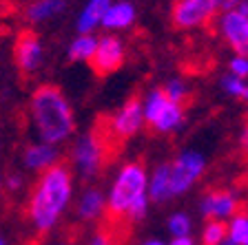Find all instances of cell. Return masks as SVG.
Returning a JSON list of instances; mask_svg holds the SVG:
<instances>
[{
  "label": "cell",
  "mask_w": 248,
  "mask_h": 245,
  "mask_svg": "<svg viewBox=\"0 0 248 245\" xmlns=\"http://www.w3.org/2000/svg\"><path fill=\"white\" fill-rule=\"evenodd\" d=\"M228 9H235V11H239V14L248 15V0H231V2H228Z\"/></svg>",
  "instance_id": "cell-28"
},
{
  "label": "cell",
  "mask_w": 248,
  "mask_h": 245,
  "mask_svg": "<svg viewBox=\"0 0 248 245\" xmlns=\"http://www.w3.org/2000/svg\"><path fill=\"white\" fill-rule=\"evenodd\" d=\"M166 245H195V241L191 236H173Z\"/></svg>",
  "instance_id": "cell-29"
},
{
  "label": "cell",
  "mask_w": 248,
  "mask_h": 245,
  "mask_svg": "<svg viewBox=\"0 0 248 245\" xmlns=\"http://www.w3.org/2000/svg\"><path fill=\"white\" fill-rule=\"evenodd\" d=\"M67 9V0H31L25 9L29 22H46Z\"/></svg>",
  "instance_id": "cell-18"
},
{
  "label": "cell",
  "mask_w": 248,
  "mask_h": 245,
  "mask_svg": "<svg viewBox=\"0 0 248 245\" xmlns=\"http://www.w3.org/2000/svg\"><path fill=\"white\" fill-rule=\"evenodd\" d=\"M135 18H138V11H135L133 2H129V0H113L107 9L102 27L107 31H124L133 25Z\"/></svg>",
  "instance_id": "cell-14"
},
{
  "label": "cell",
  "mask_w": 248,
  "mask_h": 245,
  "mask_svg": "<svg viewBox=\"0 0 248 245\" xmlns=\"http://www.w3.org/2000/svg\"><path fill=\"white\" fill-rule=\"evenodd\" d=\"M146 194H149V201H153V203H166V201L173 199V192H170V177H169V163H160V166L149 174Z\"/></svg>",
  "instance_id": "cell-16"
},
{
  "label": "cell",
  "mask_w": 248,
  "mask_h": 245,
  "mask_svg": "<svg viewBox=\"0 0 248 245\" xmlns=\"http://www.w3.org/2000/svg\"><path fill=\"white\" fill-rule=\"evenodd\" d=\"M20 184H22L20 177H16V174H14V177H9V181H7V188H9V190H18V188H20Z\"/></svg>",
  "instance_id": "cell-31"
},
{
  "label": "cell",
  "mask_w": 248,
  "mask_h": 245,
  "mask_svg": "<svg viewBox=\"0 0 248 245\" xmlns=\"http://www.w3.org/2000/svg\"><path fill=\"white\" fill-rule=\"evenodd\" d=\"M60 163V150L58 146L53 144H45V142H38V144H31L27 146L25 150V166L33 173H45L46 168H51Z\"/></svg>",
  "instance_id": "cell-13"
},
{
  "label": "cell",
  "mask_w": 248,
  "mask_h": 245,
  "mask_svg": "<svg viewBox=\"0 0 248 245\" xmlns=\"http://www.w3.org/2000/svg\"><path fill=\"white\" fill-rule=\"evenodd\" d=\"M166 228H169V232L173 236H191L193 221H191V216L186 215V212H175V215L169 216Z\"/></svg>",
  "instance_id": "cell-24"
},
{
  "label": "cell",
  "mask_w": 248,
  "mask_h": 245,
  "mask_svg": "<svg viewBox=\"0 0 248 245\" xmlns=\"http://www.w3.org/2000/svg\"><path fill=\"white\" fill-rule=\"evenodd\" d=\"M0 245H7V241H5V239H2V236H0Z\"/></svg>",
  "instance_id": "cell-34"
},
{
  "label": "cell",
  "mask_w": 248,
  "mask_h": 245,
  "mask_svg": "<svg viewBox=\"0 0 248 245\" xmlns=\"http://www.w3.org/2000/svg\"><path fill=\"white\" fill-rule=\"evenodd\" d=\"M144 124L151 126L155 133L170 135L184 126V106L170 102L162 88H153L142 100Z\"/></svg>",
  "instance_id": "cell-5"
},
{
  "label": "cell",
  "mask_w": 248,
  "mask_h": 245,
  "mask_svg": "<svg viewBox=\"0 0 248 245\" xmlns=\"http://www.w3.org/2000/svg\"><path fill=\"white\" fill-rule=\"evenodd\" d=\"M217 33L231 46L232 53L248 56V15L235 9L217 14Z\"/></svg>",
  "instance_id": "cell-8"
},
{
  "label": "cell",
  "mask_w": 248,
  "mask_h": 245,
  "mask_svg": "<svg viewBox=\"0 0 248 245\" xmlns=\"http://www.w3.org/2000/svg\"><path fill=\"white\" fill-rule=\"evenodd\" d=\"M108 135L102 130H89L76 139L71 148V166L82 179L98 177L108 157Z\"/></svg>",
  "instance_id": "cell-4"
},
{
  "label": "cell",
  "mask_w": 248,
  "mask_h": 245,
  "mask_svg": "<svg viewBox=\"0 0 248 245\" xmlns=\"http://www.w3.org/2000/svg\"><path fill=\"white\" fill-rule=\"evenodd\" d=\"M228 73H232V75H237V77H246L248 80V56L235 53V56L231 58V62H228Z\"/></svg>",
  "instance_id": "cell-25"
},
{
  "label": "cell",
  "mask_w": 248,
  "mask_h": 245,
  "mask_svg": "<svg viewBox=\"0 0 248 245\" xmlns=\"http://www.w3.org/2000/svg\"><path fill=\"white\" fill-rule=\"evenodd\" d=\"M14 60L22 75H31V73H36L42 67V62H45V44H42L40 36L36 31L25 29L18 33L14 44Z\"/></svg>",
  "instance_id": "cell-9"
},
{
  "label": "cell",
  "mask_w": 248,
  "mask_h": 245,
  "mask_svg": "<svg viewBox=\"0 0 248 245\" xmlns=\"http://www.w3.org/2000/svg\"><path fill=\"white\" fill-rule=\"evenodd\" d=\"M144 128V113H142V100L131 97L118 111L113 113V117L108 119V137L118 139H131Z\"/></svg>",
  "instance_id": "cell-7"
},
{
  "label": "cell",
  "mask_w": 248,
  "mask_h": 245,
  "mask_svg": "<svg viewBox=\"0 0 248 245\" xmlns=\"http://www.w3.org/2000/svg\"><path fill=\"white\" fill-rule=\"evenodd\" d=\"M219 245H235V243H232V241H231V239H228V236H226V239H224V241H222V243H219Z\"/></svg>",
  "instance_id": "cell-33"
},
{
  "label": "cell",
  "mask_w": 248,
  "mask_h": 245,
  "mask_svg": "<svg viewBox=\"0 0 248 245\" xmlns=\"http://www.w3.org/2000/svg\"><path fill=\"white\" fill-rule=\"evenodd\" d=\"M239 148L244 150V155H248V119L244 122L242 133H239Z\"/></svg>",
  "instance_id": "cell-27"
},
{
  "label": "cell",
  "mask_w": 248,
  "mask_h": 245,
  "mask_svg": "<svg viewBox=\"0 0 248 245\" xmlns=\"http://www.w3.org/2000/svg\"><path fill=\"white\" fill-rule=\"evenodd\" d=\"M29 115L38 139L45 144L67 142L76 130L73 108L56 84H40L29 100Z\"/></svg>",
  "instance_id": "cell-2"
},
{
  "label": "cell",
  "mask_w": 248,
  "mask_h": 245,
  "mask_svg": "<svg viewBox=\"0 0 248 245\" xmlns=\"http://www.w3.org/2000/svg\"><path fill=\"white\" fill-rule=\"evenodd\" d=\"M124 58H126V49H124V42L118 36H102L98 38V44H95V51H93L91 64L93 71L98 75H108V73L118 71L124 64Z\"/></svg>",
  "instance_id": "cell-10"
},
{
  "label": "cell",
  "mask_w": 248,
  "mask_h": 245,
  "mask_svg": "<svg viewBox=\"0 0 248 245\" xmlns=\"http://www.w3.org/2000/svg\"><path fill=\"white\" fill-rule=\"evenodd\" d=\"M200 210L208 221H224L226 223L231 216L239 212V197L232 190H211L204 194Z\"/></svg>",
  "instance_id": "cell-11"
},
{
  "label": "cell",
  "mask_w": 248,
  "mask_h": 245,
  "mask_svg": "<svg viewBox=\"0 0 248 245\" xmlns=\"http://www.w3.org/2000/svg\"><path fill=\"white\" fill-rule=\"evenodd\" d=\"M107 210V194L100 188H87L78 201V216L82 221H95Z\"/></svg>",
  "instance_id": "cell-17"
},
{
  "label": "cell",
  "mask_w": 248,
  "mask_h": 245,
  "mask_svg": "<svg viewBox=\"0 0 248 245\" xmlns=\"http://www.w3.org/2000/svg\"><path fill=\"white\" fill-rule=\"evenodd\" d=\"M226 239V223L224 221H206L202 230V245H219Z\"/></svg>",
  "instance_id": "cell-23"
},
{
  "label": "cell",
  "mask_w": 248,
  "mask_h": 245,
  "mask_svg": "<svg viewBox=\"0 0 248 245\" xmlns=\"http://www.w3.org/2000/svg\"><path fill=\"white\" fill-rule=\"evenodd\" d=\"M142 245H166L164 241H160V239H149V241H144Z\"/></svg>",
  "instance_id": "cell-32"
},
{
  "label": "cell",
  "mask_w": 248,
  "mask_h": 245,
  "mask_svg": "<svg viewBox=\"0 0 248 245\" xmlns=\"http://www.w3.org/2000/svg\"><path fill=\"white\" fill-rule=\"evenodd\" d=\"M111 2L113 0H87L76 20L78 33H93L98 27H102V20Z\"/></svg>",
  "instance_id": "cell-15"
},
{
  "label": "cell",
  "mask_w": 248,
  "mask_h": 245,
  "mask_svg": "<svg viewBox=\"0 0 248 245\" xmlns=\"http://www.w3.org/2000/svg\"><path fill=\"white\" fill-rule=\"evenodd\" d=\"M89 245H111V239H108L107 234H104V232H100V234H95L91 239V243Z\"/></svg>",
  "instance_id": "cell-30"
},
{
  "label": "cell",
  "mask_w": 248,
  "mask_h": 245,
  "mask_svg": "<svg viewBox=\"0 0 248 245\" xmlns=\"http://www.w3.org/2000/svg\"><path fill=\"white\" fill-rule=\"evenodd\" d=\"M95 44H98V38L93 33H80V36H76L69 42L67 58L71 62H91Z\"/></svg>",
  "instance_id": "cell-19"
},
{
  "label": "cell",
  "mask_w": 248,
  "mask_h": 245,
  "mask_svg": "<svg viewBox=\"0 0 248 245\" xmlns=\"http://www.w3.org/2000/svg\"><path fill=\"white\" fill-rule=\"evenodd\" d=\"M206 170V157L200 150H182L173 161L169 163V177H170V192L173 199L180 194L188 192L193 186L200 181V177Z\"/></svg>",
  "instance_id": "cell-6"
},
{
  "label": "cell",
  "mask_w": 248,
  "mask_h": 245,
  "mask_svg": "<svg viewBox=\"0 0 248 245\" xmlns=\"http://www.w3.org/2000/svg\"><path fill=\"white\" fill-rule=\"evenodd\" d=\"M162 91H164V95L169 97L170 102L180 104V106H184L186 100H188V95H191V88H188V84H186L182 77H173V80H169L162 86Z\"/></svg>",
  "instance_id": "cell-22"
},
{
  "label": "cell",
  "mask_w": 248,
  "mask_h": 245,
  "mask_svg": "<svg viewBox=\"0 0 248 245\" xmlns=\"http://www.w3.org/2000/svg\"><path fill=\"white\" fill-rule=\"evenodd\" d=\"M202 2L217 15V14H222V11L228 9V2H231V0H202Z\"/></svg>",
  "instance_id": "cell-26"
},
{
  "label": "cell",
  "mask_w": 248,
  "mask_h": 245,
  "mask_svg": "<svg viewBox=\"0 0 248 245\" xmlns=\"http://www.w3.org/2000/svg\"><path fill=\"white\" fill-rule=\"evenodd\" d=\"M146 184H149V173H146L144 163H124L118 170L107 194L108 216L113 221H126V223L144 219L151 203L149 194H146Z\"/></svg>",
  "instance_id": "cell-3"
},
{
  "label": "cell",
  "mask_w": 248,
  "mask_h": 245,
  "mask_svg": "<svg viewBox=\"0 0 248 245\" xmlns=\"http://www.w3.org/2000/svg\"><path fill=\"white\" fill-rule=\"evenodd\" d=\"M226 236L235 245H248V212H237L226 221Z\"/></svg>",
  "instance_id": "cell-20"
},
{
  "label": "cell",
  "mask_w": 248,
  "mask_h": 245,
  "mask_svg": "<svg viewBox=\"0 0 248 245\" xmlns=\"http://www.w3.org/2000/svg\"><path fill=\"white\" fill-rule=\"evenodd\" d=\"M222 88L226 95L248 104V80L246 77H237V75H232V73H226V75H222Z\"/></svg>",
  "instance_id": "cell-21"
},
{
  "label": "cell",
  "mask_w": 248,
  "mask_h": 245,
  "mask_svg": "<svg viewBox=\"0 0 248 245\" xmlns=\"http://www.w3.org/2000/svg\"><path fill=\"white\" fill-rule=\"evenodd\" d=\"M213 11L208 9L202 0H175L173 2V25L177 29H200L208 20H213Z\"/></svg>",
  "instance_id": "cell-12"
},
{
  "label": "cell",
  "mask_w": 248,
  "mask_h": 245,
  "mask_svg": "<svg viewBox=\"0 0 248 245\" xmlns=\"http://www.w3.org/2000/svg\"><path fill=\"white\" fill-rule=\"evenodd\" d=\"M73 199V173L64 163H56L40 173L29 197L27 216L36 232L53 230Z\"/></svg>",
  "instance_id": "cell-1"
}]
</instances>
